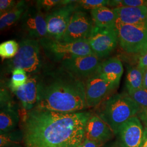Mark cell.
Wrapping results in <instances>:
<instances>
[{
  "mask_svg": "<svg viewBox=\"0 0 147 147\" xmlns=\"http://www.w3.org/2000/svg\"><path fill=\"white\" fill-rule=\"evenodd\" d=\"M92 115L86 111L61 113L35 107L24 117L23 142L26 147H78Z\"/></svg>",
  "mask_w": 147,
  "mask_h": 147,
  "instance_id": "1",
  "label": "cell"
},
{
  "mask_svg": "<svg viewBox=\"0 0 147 147\" xmlns=\"http://www.w3.org/2000/svg\"><path fill=\"white\" fill-rule=\"evenodd\" d=\"M36 107L61 113L84 111L88 107L85 83L62 68L39 74Z\"/></svg>",
  "mask_w": 147,
  "mask_h": 147,
  "instance_id": "2",
  "label": "cell"
},
{
  "mask_svg": "<svg viewBox=\"0 0 147 147\" xmlns=\"http://www.w3.org/2000/svg\"><path fill=\"white\" fill-rule=\"evenodd\" d=\"M141 107L128 93L112 95L96 107V114L107 124L115 135L125 122L138 115Z\"/></svg>",
  "mask_w": 147,
  "mask_h": 147,
  "instance_id": "3",
  "label": "cell"
},
{
  "mask_svg": "<svg viewBox=\"0 0 147 147\" xmlns=\"http://www.w3.org/2000/svg\"><path fill=\"white\" fill-rule=\"evenodd\" d=\"M41 45L39 40L25 38L19 44V48L15 57L5 63L7 73H11L15 69L24 70L28 75H37L44 71Z\"/></svg>",
  "mask_w": 147,
  "mask_h": 147,
  "instance_id": "4",
  "label": "cell"
},
{
  "mask_svg": "<svg viewBox=\"0 0 147 147\" xmlns=\"http://www.w3.org/2000/svg\"><path fill=\"white\" fill-rule=\"evenodd\" d=\"M45 54L53 61H62L73 56L94 54L88 40L75 42H64L46 37L39 40Z\"/></svg>",
  "mask_w": 147,
  "mask_h": 147,
  "instance_id": "5",
  "label": "cell"
},
{
  "mask_svg": "<svg viewBox=\"0 0 147 147\" xmlns=\"http://www.w3.org/2000/svg\"><path fill=\"white\" fill-rule=\"evenodd\" d=\"M116 30L118 43L126 53L140 54L147 50V24L125 25L116 22Z\"/></svg>",
  "mask_w": 147,
  "mask_h": 147,
  "instance_id": "6",
  "label": "cell"
},
{
  "mask_svg": "<svg viewBox=\"0 0 147 147\" xmlns=\"http://www.w3.org/2000/svg\"><path fill=\"white\" fill-rule=\"evenodd\" d=\"M101 63L100 58L92 54L66 58L61 61V68L85 82L98 72Z\"/></svg>",
  "mask_w": 147,
  "mask_h": 147,
  "instance_id": "7",
  "label": "cell"
},
{
  "mask_svg": "<svg viewBox=\"0 0 147 147\" xmlns=\"http://www.w3.org/2000/svg\"><path fill=\"white\" fill-rule=\"evenodd\" d=\"M94 26L92 17L87 12L75 11L59 41L75 42L88 40Z\"/></svg>",
  "mask_w": 147,
  "mask_h": 147,
  "instance_id": "8",
  "label": "cell"
},
{
  "mask_svg": "<svg viewBox=\"0 0 147 147\" xmlns=\"http://www.w3.org/2000/svg\"><path fill=\"white\" fill-rule=\"evenodd\" d=\"M46 16L36 5L28 6L20 19L21 30L27 38L40 40L47 37Z\"/></svg>",
  "mask_w": 147,
  "mask_h": 147,
  "instance_id": "9",
  "label": "cell"
},
{
  "mask_svg": "<svg viewBox=\"0 0 147 147\" xmlns=\"http://www.w3.org/2000/svg\"><path fill=\"white\" fill-rule=\"evenodd\" d=\"M75 1L62 5L47 14V37L60 40L66 31L74 13Z\"/></svg>",
  "mask_w": 147,
  "mask_h": 147,
  "instance_id": "10",
  "label": "cell"
},
{
  "mask_svg": "<svg viewBox=\"0 0 147 147\" xmlns=\"http://www.w3.org/2000/svg\"><path fill=\"white\" fill-rule=\"evenodd\" d=\"M92 51L99 58L108 56L117 47L118 36L115 28L95 26L88 39Z\"/></svg>",
  "mask_w": 147,
  "mask_h": 147,
  "instance_id": "11",
  "label": "cell"
},
{
  "mask_svg": "<svg viewBox=\"0 0 147 147\" xmlns=\"http://www.w3.org/2000/svg\"><path fill=\"white\" fill-rule=\"evenodd\" d=\"M84 83L88 107H96L116 89L102 79L98 72L90 76Z\"/></svg>",
  "mask_w": 147,
  "mask_h": 147,
  "instance_id": "12",
  "label": "cell"
},
{
  "mask_svg": "<svg viewBox=\"0 0 147 147\" xmlns=\"http://www.w3.org/2000/svg\"><path fill=\"white\" fill-rule=\"evenodd\" d=\"M143 134L144 128L140 119L135 116L121 126L116 135L121 147H140Z\"/></svg>",
  "mask_w": 147,
  "mask_h": 147,
  "instance_id": "13",
  "label": "cell"
},
{
  "mask_svg": "<svg viewBox=\"0 0 147 147\" xmlns=\"http://www.w3.org/2000/svg\"><path fill=\"white\" fill-rule=\"evenodd\" d=\"M39 74L28 75L26 83L18 89L13 91L21 102L25 111H29L36 107L38 100V83Z\"/></svg>",
  "mask_w": 147,
  "mask_h": 147,
  "instance_id": "14",
  "label": "cell"
},
{
  "mask_svg": "<svg viewBox=\"0 0 147 147\" xmlns=\"http://www.w3.org/2000/svg\"><path fill=\"white\" fill-rule=\"evenodd\" d=\"M114 135L110 127L96 115H92L87 123L84 138L96 142L100 146L110 140Z\"/></svg>",
  "mask_w": 147,
  "mask_h": 147,
  "instance_id": "15",
  "label": "cell"
},
{
  "mask_svg": "<svg viewBox=\"0 0 147 147\" xmlns=\"http://www.w3.org/2000/svg\"><path fill=\"white\" fill-rule=\"evenodd\" d=\"M117 16V22L125 25L147 24V7H118L113 8Z\"/></svg>",
  "mask_w": 147,
  "mask_h": 147,
  "instance_id": "16",
  "label": "cell"
},
{
  "mask_svg": "<svg viewBox=\"0 0 147 147\" xmlns=\"http://www.w3.org/2000/svg\"><path fill=\"white\" fill-rule=\"evenodd\" d=\"M123 72L122 63L117 57H112L101 62L98 70L100 76L115 89L119 84Z\"/></svg>",
  "mask_w": 147,
  "mask_h": 147,
  "instance_id": "17",
  "label": "cell"
},
{
  "mask_svg": "<svg viewBox=\"0 0 147 147\" xmlns=\"http://www.w3.org/2000/svg\"><path fill=\"white\" fill-rule=\"evenodd\" d=\"M20 117L15 104L1 106V134L13 131L18 125Z\"/></svg>",
  "mask_w": 147,
  "mask_h": 147,
  "instance_id": "18",
  "label": "cell"
},
{
  "mask_svg": "<svg viewBox=\"0 0 147 147\" xmlns=\"http://www.w3.org/2000/svg\"><path fill=\"white\" fill-rule=\"evenodd\" d=\"M90 14L95 26L102 28H116L117 16L113 9L101 7L90 11Z\"/></svg>",
  "mask_w": 147,
  "mask_h": 147,
  "instance_id": "19",
  "label": "cell"
},
{
  "mask_svg": "<svg viewBox=\"0 0 147 147\" xmlns=\"http://www.w3.org/2000/svg\"><path fill=\"white\" fill-rule=\"evenodd\" d=\"M28 7L26 1H18L17 5L11 11L1 16L0 28L3 30L6 28L11 26L17 21L20 20L24 12Z\"/></svg>",
  "mask_w": 147,
  "mask_h": 147,
  "instance_id": "20",
  "label": "cell"
},
{
  "mask_svg": "<svg viewBox=\"0 0 147 147\" xmlns=\"http://www.w3.org/2000/svg\"><path fill=\"white\" fill-rule=\"evenodd\" d=\"M144 73V70L138 65L132 66L128 68L125 81L127 93L143 88Z\"/></svg>",
  "mask_w": 147,
  "mask_h": 147,
  "instance_id": "21",
  "label": "cell"
},
{
  "mask_svg": "<svg viewBox=\"0 0 147 147\" xmlns=\"http://www.w3.org/2000/svg\"><path fill=\"white\" fill-rule=\"evenodd\" d=\"M21 141H23V134L20 131L2 134L0 135V147H14L19 144Z\"/></svg>",
  "mask_w": 147,
  "mask_h": 147,
  "instance_id": "22",
  "label": "cell"
},
{
  "mask_svg": "<svg viewBox=\"0 0 147 147\" xmlns=\"http://www.w3.org/2000/svg\"><path fill=\"white\" fill-rule=\"evenodd\" d=\"M76 11L87 12L101 7L109 5V1L106 0H81L75 1Z\"/></svg>",
  "mask_w": 147,
  "mask_h": 147,
  "instance_id": "23",
  "label": "cell"
},
{
  "mask_svg": "<svg viewBox=\"0 0 147 147\" xmlns=\"http://www.w3.org/2000/svg\"><path fill=\"white\" fill-rule=\"evenodd\" d=\"M28 75L26 72L22 69H15L11 72L9 87L13 92L18 89L26 83Z\"/></svg>",
  "mask_w": 147,
  "mask_h": 147,
  "instance_id": "24",
  "label": "cell"
},
{
  "mask_svg": "<svg viewBox=\"0 0 147 147\" xmlns=\"http://www.w3.org/2000/svg\"><path fill=\"white\" fill-rule=\"evenodd\" d=\"M19 48V44L15 40H10L0 45V56L4 59H11L15 57Z\"/></svg>",
  "mask_w": 147,
  "mask_h": 147,
  "instance_id": "25",
  "label": "cell"
},
{
  "mask_svg": "<svg viewBox=\"0 0 147 147\" xmlns=\"http://www.w3.org/2000/svg\"><path fill=\"white\" fill-rule=\"evenodd\" d=\"M73 1H59V0H40L36 1V6L44 13L51 11L71 3Z\"/></svg>",
  "mask_w": 147,
  "mask_h": 147,
  "instance_id": "26",
  "label": "cell"
},
{
  "mask_svg": "<svg viewBox=\"0 0 147 147\" xmlns=\"http://www.w3.org/2000/svg\"><path fill=\"white\" fill-rule=\"evenodd\" d=\"M147 1L144 0H112L109 1V5L113 8L118 7H136L146 5Z\"/></svg>",
  "mask_w": 147,
  "mask_h": 147,
  "instance_id": "27",
  "label": "cell"
},
{
  "mask_svg": "<svg viewBox=\"0 0 147 147\" xmlns=\"http://www.w3.org/2000/svg\"><path fill=\"white\" fill-rule=\"evenodd\" d=\"M141 110H147V89L144 88L128 93Z\"/></svg>",
  "mask_w": 147,
  "mask_h": 147,
  "instance_id": "28",
  "label": "cell"
},
{
  "mask_svg": "<svg viewBox=\"0 0 147 147\" xmlns=\"http://www.w3.org/2000/svg\"><path fill=\"white\" fill-rule=\"evenodd\" d=\"M18 1L14 0H1L0 1V15L11 11L17 5Z\"/></svg>",
  "mask_w": 147,
  "mask_h": 147,
  "instance_id": "29",
  "label": "cell"
},
{
  "mask_svg": "<svg viewBox=\"0 0 147 147\" xmlns=\"http://www.w3.org/2000/svg\"><path fill=\"white\" fill-rule=\"evenodd\" d=\"M137 65L144 70L147 68V50L146 53L140 56Z\"/></svg>",
  "mask_w": 147,
  "mask_h": 147,
  "instance_id": "30",
  "label": "cell"
},
{
  "mask_svg": "<svg viewBox=\"0 0 147 147\" xmlns=\"http://www.w3.org/2000/svg\"><path fill=\"white\" fill-rule=\"evenodd\" d=\"M99 146H100V145L97 143L84 138L83 142L78 147H99Z\"/></svg>",
  "mask_w": 147,
  "mask_h": 147,
  "instance_id": "31",
  "label": "cell"
},
{
  "mask_svg": "<svg viewBox=\"0 0 147 147\" xmlns=\"http://www.w3.org/2000/svg\"><path fill=\"white\" fill-rule=\"evenodd\" d=\"M137 115L147 127V110H141Z\"/></svg>",
  "mask_w": 147,
  "mask_h": 147,
  "instance_id": "32",
  "label": "cell"
},
{
  "mask_svg": "<svg viewBox=\"0 0 147 147\" xmlns=\"http://www.w3.org/2000/svg\"><path fill=\"white\" fill-rule=\"evenodd\" d=\"M140 147H147V127L146 126H145L144 128L143 137L142 144Z\"/></svg>",
  "mask_w": 147,
  "mask_h": 147,
  "instance_id": "33",
  "label": "cell"
},
{
  "mask_svg": "<svg viewBox=\"0 0 147 147\" xmlns=\"http://www.w3.org/2000/svg\"><path fill=\"white\" fill-rule=\"evenodd\" d=\"M143 87L145 89H147V68L144 70V73Z\"/></svg>",
  "mask_w": 147,
  "mask_h": 147,
  "instance_id": "34",
  "label": "cell"
},
{
  "mask_svg": "<svg viewBox=\"0 0 147 147\" xmlns=\"http://www.w3.org/2000/svg\"><path fill=\"white\" fill-rule=\"evenodd\" d=\"M117 147V146H112V147Z\"/></svg>",
  "mask_w": 147,
  "mask_h": 147,
  "instance_id": "35",
  "label": "cell"
},
{
  "mask_svg": "<svg viewBox=\"0 0 147 147\" xmlns=\"http://www.w3.org/2000/svg\"><path fill=\"white\" fill-rule=\"evenodd\" d=\"M146 6H147V5H146Z\"/></svg>",
  "mask_w": 147,
  "mask_h": 147,
  "instance_id": "36",
  "label": "cell"
},
{
  "mask_svg": "<svg viewBox=\"0 0 147 147\" xmlns=\"http://www.w3.org/2000/svg\"></svg>",
  "mask_w": 147,
  "mask_h": 147,
  "instance_id": "37",
  "label": "cell"
}]
</instances>
